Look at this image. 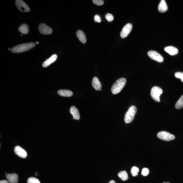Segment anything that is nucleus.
Masks as SVG:
<instances>
[{"label":"nucleus","instance_id":"1","mask_svg":"<svg viewBox=\"0 0 183 183\" xmlns=\"http://www.w3.org/2000/svg\"><path fill=\"white\" fill-rule=\"evenodd\" d=\"M36 46L34 42H31L18 45L12 48L11 52L13 53H19L27 51L32 49Z\"/></svg>","mask_w":183,"mask_h":183},{"label":"nucleus","instance_id":"2","mask_svg":"<svg viewBox=\"0 0 183 183\" xmlns=\"http://www.w3.org/2000/svg\"><path fill=\"white\" fill-rule=\"evenodd\" d=\"M126 82V79L124 78H122L117 80L113 85L111 89L113 94H116L120 93L125 86Z\"/></svg>","mask_w":183,"mask_h":183},{"label":"nucleus","instance_id":"3","mask_svg":"<svg viewBox=\"0 0 183 183\" xmlns=\"http://www.w3.org/2000/svg\"><path fill=\"white\" fill-rule=\"evenodd\" d=\"M137 111L136 107L132 106L128 109L124 116V122L126 123H129L133 121Z\"/></svg>","mask_w":183,"mask_h":183},{"label":"nucleus","instance_id":"4","mask_svg":"<svg viewBox=\"0 0 183 183\" xmlns=\"http://www.w3.org/2000/svg\"><path fill=\"white\" fill-rule=\"evenodd\" d=\"M163 93V89L160 87L157 86L154 87L151 89V96L154 100L157 102H160V96Z\"/></svg>","mask_w":183,"mask_h":183},{"label":"nucleus","instance_id":"5","mask_svg":"<svg viewBox=\"0 0 183 183\" xmlns=\"http://www.w3.org/2000/svg\"><path fill=\"white\" fill-rule=\"evenodd\" d=\"M157 137L159 139L166 141H170L174 140L175 136L169 132L162 131L158 132L157 134Z\"/></svg>","mask_w":183,"mask_h":183},{"label":"nucleus","instance_id":"6","mask_svg":"<svg viewBox=\"0 0 183 183\" xmlns=\"http://www.w3.org/2000/svg\"><path fill=\"white\" fill-rule=\"evenodd\" d=\"M15 5L17 9L22 12H28L30 10L29 6L21 0H16L15 1Z\"/></svg>","mask_w":183,"mask_h":183},{"label":"nucleus","instance_id":"7","mask_svg":"<svg viewBox=\"0 0 183 183\" xmlns=\"http://www.w3.org/2000/svg\"><path fill=\"white\" fill-rule=\"evenodd\" d=\"M147 55L150 58L155 60L159 63H162L163 61V58L160 54L155 51H150L147 53Z\"/></svg>","mask_w":183,"mask_h":183},{"label":"nucleus","instance_id":"8","mask_svg":"<svg viewBox=\"0 0 183 183\" xmlns=\"http://www.w3.org/2000/svg\"><path fill=\"white\" fill-rule=\"evenodd\" d=\"M38 30L40 33L43 35H49L53 32L52 28L44 23H42L39 25Z\"/></svg>","mask_w":183,"mask_h":183},{"label":"nucleus","instance_id":"9","mask_svg":"<svg viewBox=\"0 0 183 183\" xmlns=\"http://www.w3.org/2000/svg\"><path fill=\"white\" fill-rule=\"evenodd\" d=\"M132 25L130 23L126 24L122 29L120 33V36L122 38H124L127 37L132 30Z\"/></svg>","mask_w":183,"mask_h":183},{"label":"nucleus","instance_id":"10","mask_svg":"<svg viewBox=\"0 0 183 183\" xmlns=\"http://www.w3.org/2000/svg\"><path fill=\"white\" fill-rule=\"evenodd\" d=\"M14 152L18 156L25 158L27 157V153L25 150L19 146H17L15 147Z\"/></svg>","mask_w":183,"mask_h":183},{"label":"nucleus","instance_id":"11","mask_svg":"<svg viewBox=\"0 0 183 183\" xmlns=\"http://www.w3.org/2000/svg\"><path fill=\"white\" fill-rule=\"evenodd\" d=\"M6 177L10 183H17L18 182V175L16 173L7 174Z\"/></svg>","mask_w":183,"mask_h":183},{"label":"nucleus","instance_id":"12","mask_svg":"<svg viewBox=\"0 0 183 183\" xmlns=\"http://www.w3.org/2000/svg\"><path fill=\"white\" fill-rule=\"evenodd\" d=\"M57 56L56 54H53L51 57L46 59L42 64V66L44 68H46L49 66L51 64L55 62L57 59Z\"/></svg>","mask_w":183,"mask_h":183},{"label":"nucleus","instance_id":"13","mask_svg":"<svg viewBox=\"0 0 183 183\" xmlns=\"http://www.w3.org/2000/svg\"><path fill=\"white\" fill-rule=\"evenodd\" d=\"M92 86L95 89L100 91L102 89V85L98 78L95 77L93 78L92 81Z\"/></svg>","mask_w":183,"mask_h":183},{"label":"nucleus","instance_id":"14","mask_svg":"<svg viewBox=\"0 0 183 183\" xmlns=\"http://www.w3.org/2000/svg\"><path fill=\"white\" fill-rule=\"evenodd\" d=\"M164 49L165 52L171 55H176L178 53V48L172 46H167Z\"/></svg>","mask_w":183,"mask_h":183},{"label":"nucleus","instance_id":"15","mask_svg":"<svg viewBox=\"0 0 183 183\" xmlns=\"http://www.w3.org/2000/svg\"><path fill=\"white\" fill-rule=\"evenodd\" d=\"M158 9L159 12L160 13H164L167 11L168 7L165 0L161 1L158 7Z\"/></svg>","mask_w":183,"mask_h":183},{"label":"nucleus","instance_id":"16","mask_svg":"<svg viewBox=\"0 0 183 183\" xmlns=\"http://www.w3.org/2000/svg\"><path fill=\"white\" fill-rule=\"evenodd\" d=\"M70 112L73 117L74 119L79 120L80 119V116L79 111L75 107H72L70 110Z\"/></svg>","mask_w":183,"mask_h":183},{"label":"nucleus","instance_id":"17","mask_svg":"<svg viewBox=\"0 0 183 183\" xmlns=\"http://www.w3.org/2000/svg\"><path fill=\"white\" fill-rule=\"evenodd\" d=\"M77 38L83 44H85L87 42V38L85 33L82 31L79 30L76 32Z\"/></svg>","mask_w":183,"mask_h":183},{"label":"nucleus","instance_id":"18","mask_svg":"<svg viewBox=\"0 0 183 183\" xmlns=\"http://www.w3.org/2000/svg\"><path fill=\"white\" fill-rule=\"evenodd\" d=\"M57 93L60 96L65 97H71L73 94L72 92L67 89H60Z\"/></svg>","mask_w":183,"mask_h":183},{"label":"nucleus","instance_id":"19","mask_svg":"<svg viewBox=\"0 0 183 183\" xmlns=\"http://www.w3.org/2000/svg\"><path fill=\"white\" fill-rule=\"evenodd\" d=\"M18 30L21 33L23 34H26L29 32V26L26 24H23L19 27Z\"/></svg>","mask_w":183,"mask_h":183},{"label":"nucleus","instance_id":"20","mask_svg":"<svg viewBox=\"0 0 183 183\" xmlns=\"http://www.w3.org/2000/svg\"><path fill=\"white\" fill-rule=\"evenodd\" d=\"M118 176L123 181L127 180L128 178L127 173L125 171H120L118 173Z\"/></svg>","mask_w":183,"mask_h":183},{"label":"nucleus","instance_id":"21","mask_svg":"<svg viewBox=\"0 0 183 183\" xmlns=\"http://www.w3.org/2000/svg\"><path fill=\"white\" fill-rule=\"evenodd\" d=\"M175 108L178 109L183 108V95L181 96L180 99L176 103L175 106Z\"/></svg>","mask_w":183,"mask_h":183},{"label":"nucleus","instance_id":"22","mask_svg":"<svg viewBox=\"0 0 183 183\" xmlns=\"http://www.w3.org/2000/svg\"><path fill=\"white\" fill-rule=\"evenodd\" d=\"M139 171V169L137 167L135 166L133 167H132L131 170V173L132 175L134 177L136 176H137Z\"/></svg>","mask_w":183,"mask_h":183},{"label":"nucleus","instance_id":"23","mask_svg":"<svg viewBox=\"0 0 183 183\" xmlns=\"http://www.w3.org/2000/svg\"><path fill=\"white\" fill-rule=\"evenodd\" d=\"M28 183H40L39 180L34 177H31L28 179Z\"/></svg>","mask_w":183,"mask_h":183},{"label":"nucleus","instance_id":"24","mask_svg":"<svg viewBox=\"0 0 183 183\" xmlns=\"http://www.w3.org/2000/svg\"><path fill=\"white\" fill-rule=\"evenodd\" d=\"M105 17L107 20L109 22H111L114 19V17L113 16V15L111 14L108 13L105 16Z\"/></svg>","mask_w":183,"mask_h":183},{"label":"nucleus","instance_id":"25","mask_svg":"<svg viewBox=\"0 0 183 183\" xmlns=\"http://www.w3.org/2000/svg\"><path fill=\"white\" fill-rule=\"evenodd\" d=\"M93 3L97 5H102L104 4V1L102 0H93Z\"/></svg>","mask_w":183,"mask_h":183},{"label":"nucleus","instance_id":"26","mask_svg":"<svg viewBox=\"0 0 183 183\" xmlns=\"http://www.w3.org/2000/svg\"><path fill=\"white\" fill-rule=\"evenodd\" d=\"M149 171L148 169L144 168L142 170L141 174L143 176H147L149 174Z\"/></svg>","mask_w":183,"mask_h":183},{"label":"nucleus","instance_id":"27","mask_svg":"<svg viewBox=\"0 0 183 183\" xmlns=\"http://www.w3.org/2000/svg\"><path fill=\"white\" fill-rule=\"evenodd\" d=\"M175 77L178 79L182 78L183 77V72H176L175 74Z\"/></svg>","mask_w":183,"mask_h":183},{"label":"nucleus","instance_id":"28","mask_svg":"<svg viewBox=\"0 0 183 183\" xmlns=\"http://www.w3.org/2000/svg\"><path fill=\"white\" fill-rule=\"evenodd\" d=\"M94 19L95 22L99 23L101 22V20L100 19V17L98 15H95Z\"/></svg>","mask_w":183,"mask_h":183},{"label":"nucleus","instance_id":"29","mask_svg":"<svg viewBox=\"0 0 183 183\" xmlns=\"http://www.w3.org/2000/svg\"><path fill=\"white\" fill-rule=\"evenodd\" d=\"M0 183H9V182L8 180H4L0 181Z\"/></svg>","mask_w":183,"mask_h":183},{"label":"nucleus","instance_id":"30","mask_svg":"<svg viewBox=\"0 0 183 183\" xmlns=\"http://www.w3.org/2000/svg\"><path fill=\"white\" fill-rule=\"evenodd\" d=\"M108 183H116L115 181L113 180H112L110 181Z\"/></svg>","mask_w":183,"mask_h":183},{"label":"nucleus","instance_id":"31","mask_svg":"<svg viewBox=\"0 0 183 183\" xmlns=\"http://www.w3.org/2000/svg\"><path fill=\"white\" fill-rule=\"evenodd\" d=\"M181 81L183 83V77L181 79Z\"/></svg>","mask_w":183,"mask_h":183},{"label":"nucleus","instance_id":"32","mask_svg":"<svg viewBox=\"0 0 183 183\" xmlns=\"http://www.w3.org/2000/svg\"><path fill=\"white\" fill-rule=\"evenodd\" d=\"M36 43L37 44H39V42H36Z\"/></svg>","mask_w":183,"mask_h":183},{"label":"nucleus","instance_id":"33","mask_svg":"<svg viewBox=\"0 0 183 183\" xmlns=\"http://www.w3.org/2000/svg\"><path fill=\"white\" fill-rule=\"evenodd\" d=\"M170 183V182H165V183Z\"/></svg>","mask_w":183,"mask_h":183},{"label":"nucleus","instance_id":"34","mask_svg":"<svg viewBox=\"0 0 183 183\" xmlns=\"http://www.w3.org/2000/svg\"><path fill=\"white\" fill-rule=\"evenodd\" d=\"M9 50H11L10 48H9Z\"/></svg>","mask_w":183,"mask_h":183},{"label":"nucleus","instance_id":"35","mask_svg":"<svg viewBox=\"0 0 183 183\" xmlns=\"http://www.w3.org/2000/svg\"><path fill=\"white\" fill-rule=\"evenodd\" d=\"M21 36H22V34H21Z\"/></svg>","mask_w":183,"mask_h":183}]
</instances>
